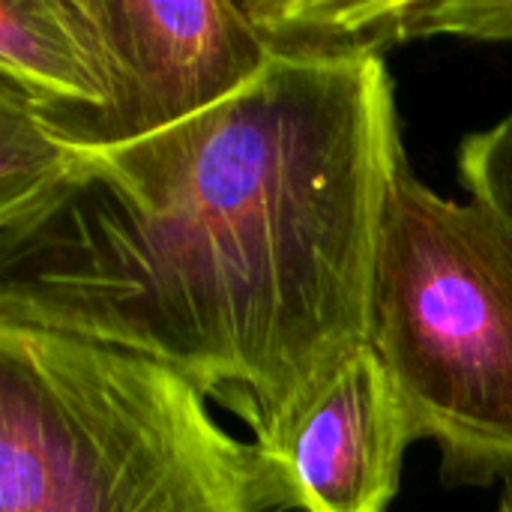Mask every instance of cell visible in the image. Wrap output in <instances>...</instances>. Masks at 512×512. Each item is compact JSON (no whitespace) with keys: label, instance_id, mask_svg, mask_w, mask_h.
I'll use <instances>...</instances> for the list:
<instances>
[{"label":"cell","instance_id":"10","mask_svg":"<svg viewBox=\"0 0 512 512\" xmlns=\"http://www.w3.org/2000/svg\"><path fill=\"white\" fill-rule=\"evenodd\" d=\"M498 512H512V489L504 495V501H501V507H498Z\"/></svg>","mask_w":512,"mask_h":512},{"label":"cell","instance_id":"3","mask_svg":"<svg viewBox=\"0 0 512 512\" xmlns=\"http://www.w3.org/2000/svg\"><path fill=\"white\" fill-rule=\"evenodd\" d=\"M372 348L447 486L512 477V228L393 171L375 252Z\"/></svg>","mask_w":512,"mask_h":512},{"label":"cell","instance_id":"8","mask_svg":"<svg viewBox=\"0 0 512 512\" xmlns=\"http://www.w3.org/2000/svg\"><path fill=\"white\" fill-rule=\"evenodd\" d=\"M399 42L423 36H468L512 42V0H399Z\"/></svg>","mask_w":512,"mask_h":512},{"label":"cell","instance_id":"9","mask_svg":"<svg viewBox=\"0 0 512 512\" xmlns=\"http://www.w3.org/2000/svg\"><path fill=\"white\" fill-rule=\"evenodd\" d=\"M459 177L474 201L492 207L512 228V111L462 141Z\"/></svg>","mask_w":512,"mask_h":512},{"label":"cell","instance_id":"4","mask_svg":"<svg viewBox=\"0 0 512 512\" xmlns=\"http://www.w3.org/2000/svg\"><path fill=\"white\" fill-rule=\"evenodd\" d=\"M105 72L93 111L36 117L81 150H111L174 129L261 78L276 54L246 3L75 0Z\"/></svg>","mask_w":512,"mask_h":512},{"label":"cell","instance_id":"5","mask_svg":"<svg viewBox=\"0 0 512 512\" xmlns=\"http://www.w3.org/2000/svg\"><path fill=\"white\" fill-rule=\"evenodd\" d=\"M411 444L402 399L369 345L264 456L291 510L387 512Z\"/></svg>","mask_w":512,"mask_h":512},{"label":"cell","instance_id":"7","mask_svg":"<svg viewBox=\"0 0 512 512\" xmlns=\"http://www.w3.org/2000/svg\"><path fill=\"white\" fill-rule=\"evenodd\" d=\"M72 147L24 105L0 96V225L42 204L69 174Z\"/></svg>","mask_w":512,"mask_h":512},{"label":"cell","instance_id":"1","mask_svg":"<svg viewBox=\"0 0 512 512\" xmlns=\"http://www.w3.org/2000/svg\"><path fill=\"white\" fill-rule=\"evenodd\" d=\"M402 159L384 57L276 60L153 138L72 147L63 183L0 225V321L150 357L273 450L372 345Z\"/></svg>","mask_w":512,"mask_h":512},{"label":"cell","instance_id":"2","mask_svg":"<svg viewBox=\"0 0 512 512\" xmlns=\"http://www.w3.org/2000/svg\"><path fill=\"white\" fill-rule=\"evenodd\" d=\"M174 369L0 321V512H285L258 444Z\"/></svg>","mask_w":512,"mask_h":512},{"label":"cell","instance_id":"6","mask_svg":"<svg viewBox=\"0 0 512 512\" xmlns=\"http://www.w3.org/2000/svg\"><path fill=\"white\" fill-rule=\"evenodd\" d=\"M0 96L33 117L105 102V72L75 0H0Z\"/></svg>","mask_w":512,"mask_h":512}]
</instances>
